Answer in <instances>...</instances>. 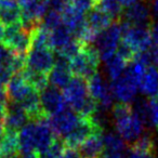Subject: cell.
Wrapping results in <instances>:
<instances>
[{"mask_svg":"<svg viewBox=\"0 0 158 158\" xmlns=\"http://www.w3.org/2000/svg\"><path fill=\"white\" fill-rule=\"evenodd\" d=\"M18 134L20 153L23 155H40L46 152L56 139L49 123V118H41L39 120L27 123Z\"/></svg>","mask_w":158,"mask_h":158,"instance_id":"6da1fadb","label":"cell"},{"mask_svg":"<svg viewBox=\"0 0 158 158\" xmlns=\"http://www.w3.org/2000/svg\"><path fill=\"white\" fill-rule=\"evenodd\" d=\"M101 57L97 48L87 44L69 61V68L75 77L89 79L98 73Z\"/></svg>","mask_w":158,"mask_h":158,"instance_id":"7a4b0ae2","label":"cell"},{"mask_svg":"<svg viewBox=\"0 0 158 158\" xmlns=\"http://www.w3.org/2000/svg\"><path fill=\"white\" fill-rule=\"evenodd\" d=\"M123 29L121 42L128 46L135 54L146 52L153 44L151 26H131L120 22Z\"/></svg>","mask_w":158,"mask_h":158,"instance_id":"3957f363","label":"cell"},{"mask_svg":"<svg viewBox=\"0 0 158 158\" xmlns=\"http://www.w3.org/2000/svg\"><path fill=\"white\" fill-rule=\"evenodd\" d=\"M2 44L12 52L26 56L31 47V31L25 28L22 23L6 27Z\"/></svg>","mask_w":158,"mask_h":158,"instance_id":"277c9868","label":"cell"},{"mask_svg":"<svg viewBox=\"0 0 158 158\" xmlns=\"http://www.w3.org/2000/svg\"><path fill=\"white\" fill-rule=\"evenodd\" d=\"M121 37H123V29L120 23L118 22L113 23L108 28L98 35L95 42L101 60L107 61L110 57L116 54L117 49L121 42Z\"/></svg>","mask_w":158,"mask_h":158,"instance_id":"5b68a950","label":"cell"},{"mask_svg":"<svg viewBox=\"0 0 158 158\" xmlns=\"http://www.w3.org/2000/svg\"><path fill=\"white\" fill-rule=\"evenodd\" d=\"M54 64V55L48 48H31L25 57V68L35 73L49 74Z\"/></svg>","mask_w":158,"mask_h":158,"instance_id":"8992f818","label":"cell"},{"mask_svg":"<svg viewBox=\"0 0 158 158\" xmlns=\"http://www.w3.org/2000/svg\"><path fill=\"white\" fill-rule=\"evenodd\" d=\"M63 97L67 105L70 106L73 110L76 113L84 106L88 98L90 97L88 92V86L85 79L74 77L69 84L63 89Z\"/></svg>","mask_w":158,"mask_h":158,"instance_id":"52a82bcc","label":"cell"},{"mask_svg":"<svg viewBox=\"0 0 158 158\" xmlns=\"http://www.w3.org/2000/svg\"><path fill=\"white\" fill-rule=\"evenodd\" d=\"M87 86L89 95L98 102L102 110H106L112 107L114 95L110 90V87L104 81L103 77L99 73L87 80Z\"/></svg>","mask_w":158,"mask_h":158,"instance_id":"ba28073f","label":"cell"},{"mask_svg":"<svg viewBox=\"0 0 158 158\" xmlns=\"http://www.w3.org/2000/svg\"><path fill=\"white\" fill-rule=\"evenodd\" d=\"M40 103L44 116L48 118L66 110V102L63 93L54 87H48L40 92Z\"/></svg>","mask_w":158,"mask_h":158,"instance_id":"9c48e42d","label":"cell"},{"mask_svg":"<svg viewBox=\"0 0 158 158\" xmlns=\"http://www.w3.org/2000/svg\"><path fill=\"white\" fill-rule=\"evenodd\" d=\"M80 121V116L75 110L66 108L63 112L49 118V123L55 135L64 136L69 134Z\"/></svg>","mask_w":158,"mask_h":158,"instance_id":"30bf717a","label":"cell"},{"mask_svg":"<svg viewBox=\"0 0 158 158\" xmlns=\"http://www.w3.org/2000/svg\"><path fill=\"white\" fill-rule=\"evenodd\" d=\"M144 127L145 125L143 123V121L134 113L125 118L115 121V128H116L117 133L123 140L132 143L142 135Z\"/></svg>","mask_w":158,"mask_h":158,"instance_id":"8fae6325","label":"cell"},{"mask_svg":"<svg viewBox=\"0 0 158 158\" xmlns=\"http://www.w3.org/2000/svg\"><path fill=\"white\" fill-rule=\"evenodd\" d=\"M95 131H103V130L95 127L90 119L80 117V121L76 126V128L64 138V145L68 148H77Z\"/></svg>","mask_w":158,"mask_h":158,"instance_id":"7c38bea8","label":"cell"},{"mask_svg":"<svg viewBox=\"0 0 158 158\" xmlns=\"http://www.w3.org/2000/svg\"><path fill=\"white\" fill-rule=\"evenodd\" d=\"M110 87L114 98H116L121 103L127 104L133 101L139 90V85L125 74L113 80Z\"/></svg>","mask_w":158,"mask_h":158,"instance_id":"4fadbf2b","label":"cell"},{"mask_svg":"<svg viewBox=\"0 0 158 158\" xmlns=\"http://www.w3.org/2000/svg\"><path fill=\"white\" fill-rule=\"evenodd\" d=\"M33 90L22 73L14 74L6 86L8 102L20 104Z\"/></svg>","mask_w":158,"mask_h":158,"instance_id":"5bb4252c","label":"cell"},{"mask_svg":"<svg viewBox=\"0 0 158 158\" xmlns=\"http://www.w3.org/2000/svg\"><path fill=\"white\" fill-rule=\"evenodd\" d=\"M123 22L131 26H151V13L149 9L144 2H135L123 11Z\"/></svg>","mask_w":158,"mask_h":158,"instance_id":"9a60e30c","label":"cell"},{"mask_svg":"<svg viewBox=\"0 0 158 158\" xmlns=\"http://www.w3.org/2000/svg\"><path fill=\"white\" fill-rule=\"evenodd\" d=\"M2 120L5 123L6 131L18 132L26 125L29 118L20 104L8 102L7 110Z\"/></svg>","mask_w":158,"mask_h":158,"instance_id":"2e32d148","label":"cell"},{"mask_svg":"<svg viewBox=\"0 0 158 158\" xmlns=\"http://www.w3.org/2000/svg\"><path fill=\"white\" fill-rule=\"evenodd\" d=\"M73 74L69 68V62L60 57L54 64L51 72L49 73V82L56 89L65 88L73 78Z\"/></svg>","mask_w":158,"mask_h":158,"instance_id":"e0dca14e","label":"cell"},{"mask_svg":"<svg viewBox=\"0 0 158 158\" xmlns=\"http://www.w3.org/2000/svg\"><path fill=\"white\" fill-rule=\"evenodd\" d=\"M0 23L6 27L22 23V10L16 0H0Z\"/></svg>","mask_w":158,"mask_h":158,"instance_id":"ac0fdd59","label":"cell"},{"mask_svg":"<svg viewBox=\"0 0 158 158\" xmlns=\"http://www.w3.org/2000/svg\"><path fill=\"white\" fill-rule=\"evenodd\" d=\"M61 16L63 25L72 31L73 36L86 25V18L84 16V13L75 9L69 1L61 11Z\"/></svg>","mask_w":158,"mask_h":158,"instance_id":"d6986e66","label":"cell"},{"mask_svg":"<svg viewBox=\"0 0 158 158\" xmlns=\"http://www.w3.org/2000/svg\"><path fill=\"white\" fill-rule=\"evenodd\" d=\"M103 149V131H95L79 146V153L85 158H100Z\"/></svg>","mask_w":158,"mask_h":158,"instance_id":"ffe728a7","label":"cell"},{"mask_svg":"<svg viewBox=\"0 0 158 158\" xmlns=\"http://www.w3.org/2000/svg\"><path fill=\"white\" fill-rule=\"evenodd\" d=\"M140 91L144 95L154 98L158 95V68L154 65H149L146 68L142 79H141Z\"/></svg>","mask_w":158,"mask_h":158,"instance_id":"44dd1931","label":"cell"},{"mask_svg":"<svg viewBox=\"0 0 158 158\" xmlns=\"http://www.w3.org/2000/svg\"><path fill=\"white\" fill-rule=\"evenodd\" d=\"M87 25L95 33L100 34L101 31H105L106 28L113 24V19L108 14H106L104 11H102L100 8L95 7L91 11L88 12L86 18Z\"/></svg>","mask_w":158,"mask_h":158,"instance_id":"7402d4cb","label":"cell"},{"mask_svg":"<svg viewBox=\"0 0 158 158\" xmlns=\"http://www.w3.org/2000/svg\"><path fill=\"white\" fill-rule=\"evenodd\" d=\"M20 153L18 132L6 131L0 140V158H16Z\"/></svg>","mask_w":158,"mask_h":158,"instance_id":"603a6c76","label":"cell"},{"mask_svg":"<svg viewBox=\"0 0 158 158\" xmlns=\"http://www.w3.org/2000/svg\"><path fill=\"white\" fill-rule=\"evenodd\" d=\"M73 39H74V36H73L72 31L66 26L62 25V26L51 31L50 49L51 50H54L55 52H57L63 47H65L67 44H69Z\"/></svg>","mask_w":158,"mask_h":158,"instance_id":"cb8c5ba5","label":"cell"},{"mask_svg":"<svg viewBox=\"0 0 158 158\" xmlns=\"http://www.w3.org/2000/svg\"><path fill=\"white\" fill-rule=\"evenodd\" d=\"M105 62H106L105 63L106 73L108 75V78L112 81L123 76L128 65V62L125 59H123L119 54H117V53L113 55L112 57H110Z\"/></svg>","mask_w":158,"mask_h":158,"instance_id":"d4e9b609","label":"cell"},{"mask_svg":"<svg viewBox=\"0 0 158 158\" xmlns=\"http://www.w3.org/2000/svg\"><path fill=\"white\" fill-rule=\"evenodd\" d=\"M50 35L51 31L39 24L31 31V48H48L50 49Z\"/></svg>","mask_w":158,"mask_h":158,"instance_id":"484cf974","label":"cell"},{"mask_svg":"<svg viewBox=\"0 0 158 158\" xmlns=\"http://www.w3.org/2000/svg\"><path fill=\"white\" fill-rule=\"evenodd\" d=\"M23 76L26 78L31 87L36 90L37 92H42L46 88H48L49 84V77L48 74H41V73H35L24 68L22 72Z\"/></svg>","mask_w":158,"mask_h":158,"instance_id":"4316f807","label":"cell"},{"mask_svg":"<svg viewBox=\"0 0 158 158\" xmlns=\"http://www.w3.org/2000/svg\"><path fill=\"white\" fill-rule=\"evenodd\" d=\"M97 7L108 14L113 20H121L123 8L117 0H100Z\"/></svg>","mask_w":158,"mask_h":158,"instance_id":"83f0119b","label":"cell"},{"mask_svg":"<svg viewBox=\"0 0 158 158\" xmlns=\"http://www.w3.org/2000/svg\"><path fill=\"white\" fill-rule=\"evenodd\" d=\"M104 149L103 151L110 152H125L126 144L123 139L115 132H107L103 134Z\"/></svg>","mask_w":158,"mask_h":158,"instance_id":"f1b7e54d","label":"cell"},{"mask_svg":"<svg viewBox=\"0 0 158 158\" xmlns=\"http://www.w3.org/2000/svg\"><path fill=\"white\" fill-rule=\"evenodd\" d=\"M130 148L136 149L140 152H146V153H154L155 144H154L153 139L148 134H142L138 140L132 143Z\"/></svg>","mask_w":158,"mask_h":158,"instance_id":"f546056e","label":"cell"},{"mask_svg":"<svg viewBox=\"0 0 158 158\" xmlns=\"http://www.w3.org/2000/svg\"><path fill=\"white\" fill-rule=\"evenodd\" d=\"M42 21H44L42 25L46 28H48L49 31H53V29L63 25L61 13L57 11H54V10H49V12L46 14V16H44Z\"/></svg>","mask_w":158,"mask_h":158,"instance_id":"4dcf8cb0","label":"cell"},{"mask_svg":"<svg viewBox=\"0 0 158 158\" xmlns=\"http://www.w3.org/2000/svg\"><path fill=\"white\" fill-rule=\"evenodd\" d=\"M64 146L65 145H64L63 141L55 139L53 144L46 152L40 154V158H61V155L64 151Z\"/></svg>","mask_w":158,"mask_h":158,"instance_id":"1f68e13d","label":"cell"},{"mask_svg":"<svg viewBox=\"0 0 158 158\" xmlns=\"http://www.w3.org/2000/svg\"><path fill=\"white\" fill-rule=\"evenodd\" d=\"M113 118L114 120H119V119H123L125 117L129 116L133 113V110H132V106L130 104L127 103H119L113 105Z\"/></svg>","mask_w":158,"mask_h":158,"instance_id":"d6a6232c","label":"cell"},{"mask_svg":"<svg viewBox=\"0 0 158 158\" xmlns=\"http://www.w3.org/2000/svg\"><path fill=\"white\" fill-rule=\"evenodd\" d=\"M68 1L75 9H77L81 13L91 11L97 7L98 2H99L98 0H68Z\"/></svg>","mask_w":158,"mask_h":158,"instance_id":"836d02e7","label":"cell"},{"mask_svg":"<svg viewBox=\"0 0 158 158\" xmlns=\"http://www.w3.org/2000/svg\"><path fill=\"white\" fill-rule=\"evenodd\" d=\"M149 123L158 130V95L148 100Z\"/></svg>","mask_w":158,"mask_h":158,"instance_id":"e575fe53","label":"cell"},{"mask_svg":"<svg viewBox=\"0 0 158 158\" xmlns=\"http://www.w3.org/2000/svg\"><path fill=\"white\" fill-rule=\"evenodd\" d=\"M13 75L14 74L12 73V70L10 69V67L7 64H0V84L7 86V84L9 82V80Z\"/></svg>","mask_w":158,"mask_h":158,"instance_id":"d590c367","label":"cell"},{"mask_svg":"<svg viewBox=\"0 0 158 158\" xmlns=\"http://www.w3.org/2000/svg\"><path fill=\"white\" fill-rule=\"evenodd\" d=\"M128 158H155V156H154V153H146V152H140L130 148L128 153Z\"/></svg>","mask_w":158,"mask_h":158,"instance_id":"8d00e7d4","label":"cell"},{"mask_svg":"<svg viewBox=\"0 0 158 158\" xmlns=\"http://www.w3.org/2000/svg\"><path fill=\"white\" fill-rule=\"evenodd\" d=\"M149 56H151V61L154 64L155 67L158 68V42H155L154 44H152V47L148 50Z\"/></svg>","mask_w":158,"mask_h":158,"instance_id":"74e56055","label":"cell"},{"mask_svg":"<svg viewBox=\"0 0 158 158\" xmlns=\"http://www.w3.org/2000/svg\"><path fill=\"white\" fill-rule=\"evenodd\" d=\"M61 158H82L81 154L76 148H65L61 155Z\"/></svg>","mask_w":158,"mask_h":158,"instance_id":"f35d334b","label":"cell"},{"mask_svg":"<svg viewBox=\"0 0 158 158\" xmlns=\"http://www.w3.org/2000/svg\"><path fill=\"white\" fill-rule=\"evenodd\" d=\"M11 53L12 51H10L2 42H0V64H3L5 62H7Z\"/></svg>","mask_w":158,"mask_h":158,"instance_id":"ab89813d","label":"cell"},{"mask_svg":"<svg viewBox=\"0 0 158 158\" xmlns=\"http://www.w3.org/2000/svg\"><path fill=\"white\" fill-rule=\"evenodd\" d=\"M125 152H110L103 151L100 158H125Z\"/></svg>","mask_w":158,"mask_h":158,"instance_id":"60d3db41","label":"cell"},{"mask_svg":"<svg viewBox=\"0 0 158 158\" xmlns=\"http://www.w3.org/2000/svg\"><path fill=\"white\" fill-rule=\"evenodd\" d=\"M20 6L21 10H26V9H29L31 7H33L34 5L39 1V0H16Z\"/></svg>","mask_w":158,"mask_h":158,"instance_id":"b9f144b4","label":"cell"},{"mask_svg":"<svg viewBox=\"0 0 158 158\" xmlns=\"http://www.w3.org/2000/svg\"><path fill=\"white\" fill-rule=\"evenodd\" d=\"M0 102H2V103H8L6 86H5V85H2V84H0Z\"/></svg>","mask_w":158,"mask_h":158,"instance_id":"7bdbcfd3","label":"cell"},{"mask_svg":"<svg viewBox=\"0 0 158 158\" xmlns=\"http://www.w3.org/2000/svg\"><path fill=\"white\" fill-rule=\"evenodd\" d=\"M151 31H152V36H153V40L155 42H158V22L154 23V24L152 23Z\"/></svg>","mask_w":158,"mask_h":158,"instance_id":"ee69618b","label":"cell"},{"mask_svg":"<svg viewBox=\"0 0 158 158\" xmlns=\"http://www.w3.org/2000/svg\"><path fill=\"white\" fill-rule=\"evenodd\" d=\"M117 1L123 6V7L128 8V7H130V6L134 5L135 2H138L139 0H117Z\"/></svg>","mask_w":158,"mask_h":158,"instance_id":"f6af8a7d","label":"cell"},{"mask_svg":"<svg viewBox=\"0 0 158 158\" xmlns=\"http://www.w3.org/2000/svg\"><path fill=\"white\" fill-rule=\"evenodd\" d=\"M7 104L8 103H2L0 102V120H2L6 114V110H7Z\"/></svg>","mask_w":158,"mask_h":158,"instance_id":"bcb514c9","label":"cell"},{"mask_svg":"<svg viewBox=\"0 0 158 158\" xmlns=\"http://www.w3.org/2000/svg\"><path fill=\"white\" fill-rule=\"evenodd\" d=\"M152 9L155 14V16L158 19V0H153V5H152Z\"/></svg>","mask_w":158,"mask_h":158,"instance_id":"7dc6e473","label":"cell"},{"mask_svg":"<svg viewBox=\"0 0 158 158\" xmlns=\"http://www.w3.org/2000/svg\"><path fill=\"white\" fill-rule=\"evenodd\" d=\"M5 133H6L5 123H3V120H0V140L2 139V136L5 135Z\"/></svg>","mask_w":158,"mask_h":158,"instance_id":"c3c4849f","label":"cell"},{"mask_svg":"<svg viewBox=\"0 0 158 158\" xmlns=\"http://www.w3.org/2000/svg\"><path fill=\"white\" fill-rule=\"evenodd\" d=\"M5 31H6L5 25H2L1 23H0V42H2L3 36H5Z\"/></svg>","mask_w":158,"mask_h":158,"instance_id":"681fc988","label":"cell"},{"mask_svg":"<svg viewBox=\"0 0 158 158\" xmlns=\"http://www.w3.org/2000/svg\"><path fill=\"white\" fill-rule=\"evenodd\" d=\"M21 158H38L37 154H28V155H23V157Z\"/></svg>","mask_w":158,"mask_h":158,"instance_id":"f907efd6","label":"cell"},{"mask_svg":"<svg viewBox=\"0 0 158 158\" xmlns=\"http://www.w3.org/2000/svg\"><path fill=\"white\" fill-rule=\"evenodd\" d=\"M98 1H100V0H98Z\"/></svg>","mask_w":158,"mask_h":158,"instance_id":"816d5d0a","label":"cell"}]
</instances>
